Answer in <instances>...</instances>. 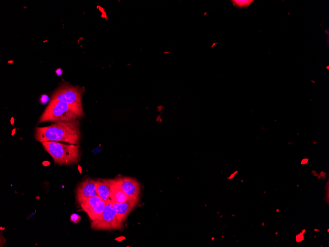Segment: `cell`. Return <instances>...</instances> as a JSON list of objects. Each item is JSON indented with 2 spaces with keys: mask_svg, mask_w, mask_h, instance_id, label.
Returning a JSON list of instances; mask_svg holds the SVG:
<instances>
[{
  "mask_svg": "<svg viewBox=\"0 0 329 247\" xmlns=\"http://www.w3.org/2000/svg\"><path fill=\"white\" fill-rule=\"evenodd\" d=\"M35 139L42 143L49 141H62L78 145L81 138L80 123L78 119L56 122L45 127H37Z\"/></svg>",
  "mask_w": 329,
  "mask_h": 247,
  "instance_id": "obj_1",
  "label": "cell"
},
{
  "mask_svg": "<svg viewBox=\"0 0 329 247\" xmlns=\"http://www.w3.org/2000/svg\"><path fill=\"white\" fill-rule=\"evenodd\" d=\"M84 114L83 109L58 100H50L39 119L38 123L43 122L67 121L78 119Z\"/></svg>",
  "mask_w": 329,
  "mask_h": 247,
  "instance_id": "obj_2",
  "label": "cell"
},
{
  "mask_svg": "<svg viewBox=\"0 0 329 247\" xmlns=\"http://www.w3.org/2000/svg\"><path fill=\"white\" fill-rule=\"evenodd\" d=\"M44 149L58 165H70L78 163L81 155L79 145L65 144L53 141L41 143Z\"/></svg>",
  "mask_w": 329,
  "mask_h": 247,
  "instance_id": "obj_3",
  "label": "cell"
},
{
  "mask_svg": "<svg viewBox=\"0 0 329 247\" xmlns=\"http://www.w3.org/2000/svg\"><path fill=\"white\" fill-rule=\"evenodd\" d=\"M91 228L98 230H122L123 222L118 218L110 199L106 201L104 210L99 218L92 221Z\"/></svg>",
  "mask_w": 329,
  "mask_h": 247,
  "instance_id": "obj_4",
  "label": "cell"
},
{
  "mask_svg": "<svg viewBox=\"0 0 329 247\" xmlns=\"http://www.w3.org/2000/svg\"><path fill=\"white\" fill-rule=\"evenodd\" d=\"M83 88L67 83L61 84L52 95L50 100H58L83 109L82 104Z\"/></svg>",
  "mask_w": 329,
  "mask_h": 247,
  "instance_id": "obj_5",
  "label": "cell"
},
{
  "mask_svg": "<svg viewBox=\"0 0 329 247\" xmlns=\"http://www.w3.org/2000/svg\"><path fill=\"white\" fill-rule=\"evenodd\" d=\"M106 204V201L99 195L89 198L81 204V208L88 215L89 219L94 221L100 217Z\"/></svg>",
  "mask_w": 329,
  "mask_h": 247,
  "instance_id": "obj_6",
  "label": "cell"
},
{
  "mask_svg": "<svg viewBox=\"0 0 329 247\" xmlns=\"http://www.w3.org/2000/svg\"><path fill=\"white\" fill-rule=\"evenodd\" d=\"M96 180L88 178L78 185L76 191V198L78 204L80 205L89 198L98 195L96 190Z\"/></svg>",
  "mask_w": 329,
  "mask_h": 247,
  "instance_id": "obj_7",
  "label": "cell"
},
{
  "mask_svg": "<svg viewBox=\"0 0 329 247\" xmlns=\"http://www.w3.org/2000/svg\"><path fill=\"white\" fill-rule=\"evenodd\" d=\"M138 199L139 197H129L126 201L122 203L112 202L113 208L120 221L123 222L126 219L130 212L137 205Z\"/></svg>",
  "mask_w": 329,
  "mask_h": 247,
  "instance_id": "obj_8",
  "label": "cell"
},
{
  "mask_svg": "<svg viewBox=\"0 0 329 247\" xmlns=\"http://www.w3.org/2000/svg\"><path fill=\"white\" fill-rule=\"evenodd\" d=\"M116 182L129 197H139L140 185L135 179L121 177L115 179Z\"/></svg>",
  "mask_w": 329,
  "mask_h": 247,
  "instance_id": "obj_9",
  "label": "cell"
},
{
  "mask_svg": "<svg viewBox=\"0 0 329 247\" xmlns=\"http://www.w3.org/2000/svg\"><path fill=\"white\" fill-rule=\"evenodd\" d=\"M129 198L117 184L115 179H111L110 199L112 202L122 203L126 201Z\"/></svg>",
  "mask_w": 329,
  "mask_h": 247,
  "instance_id": "obj_10",
  "label": "cell"
},
{
  "mask_svg": "<svg viewBox=\"0 0 329 247\" xmlns=\"http://www.w3.org/2000/svg\"><path fill=\"white\" fill-rule=\"evenodd\" d=\"M111 179H99L96 182L98 195L105 201L110 199Z\"/></svg>",
  "mask_w": 329,
  "mask_h": 247,
  "instance_id": "obj_11",
  "label": "cell"
},
{
  "mask_svg": "<svg viewBox=\"0 0 329 247\" xmlns=\"http://www.w3.org/2000/svg\"><path fill=\"white\" fill-rule=\"evenodd\" d=\"M233 4L239 7H245L249 6L253 0H232V1Z\"/></svg>",
  "mask_w": 329,
  "mask_h": 247,
  "instance_id": "obj_12",
  "label": "cell"
},
{
  "mask_svg": "<svg viewBox=\"0 0 329 247\" xmlns=\"http://www.w3.org/2000/svg\"><path fill=\"white\" fill-rule=\"evenodd\" d=\"M81 220V216L76 213L72 214L70 217V221L74 223H78L79 221Z\"/></svg>",
  "mask_w": 329,
  "mask_h": 247,
  "instance_id": "obj_13",
  "label": "cell"
},
{
  "mask_svg": "<svg viewBox=\"0 0 329 247\" xmlns=\"http://www.w3.org/2000/svg\"><path fill=\"white\" fill-rule=\"evenodd\" d=\"M303 233L302 232V233L298 234V235L296 236V241H297V242H299L302 241V240H303Z\"/></svg>",
  "mask_w": 329,
  "mask_h": 247,
  "instance_id": "obj_14",
  "label": "cell"
}]
</instances>
